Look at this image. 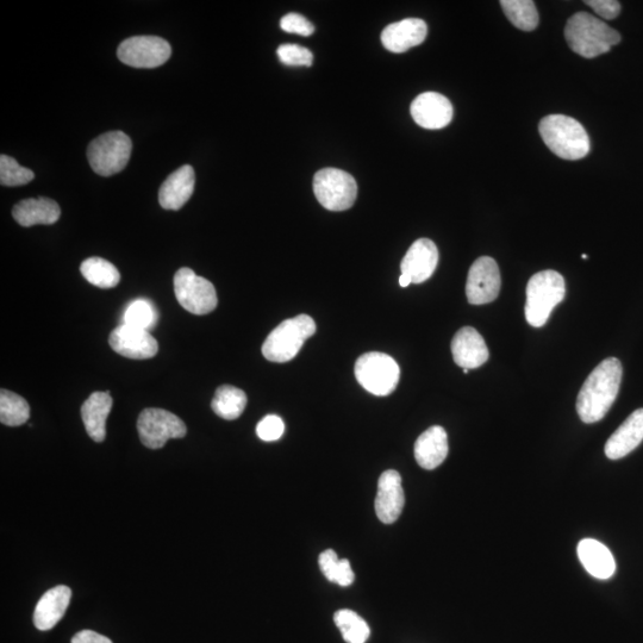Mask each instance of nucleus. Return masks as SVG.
<instances>
[{
    "instance_id": "1",
    "label": "nucleus",
    "mask_w": 643,
    "mask_h": 643,
    "mask_svg": "<svg viewBox=\"0 0 643 643\" xmlns=\"http://www.w3.org/2000/svg\"><path fill=\"white\" fill-rule=\"evenodd\" d=\"M623 368L616 358L605 359L585 380L577 398V412L586 424L603 420L616 401Z\"/></svg>"
},
{
    "instance_id": "2",
    "label": "nucleus",
    "mask_w": 643,
    "mask_h": 643,
    "mask_svg": "<svg viewBox=\"0 0 643 643\" xmlns=\"http://www.w3.org/2000/svg\"><path fill=\"white\" fill-rule=\"evenodd\" d=\"M565 37L568 47L586 59L608 53L621 42L618 31L588 12H578L567 21Z\"/></svg>"
},
{
    "instance_id": "3",
    "label": "nucleus",
    "mask_w": 643,
    "mask_h": 643,
    "mask_svg": "<svg viewBox=\"0 0 643 643\" xmlns=\"http://www.w3.org/2000/svg\"><path fill=\"white\" fill-rule=\"evenodd\" d=\"M546 146L555 155L565 160H579L590 152V137L577 120L565 115L543 118L539 126Z\"/></svg>"
},
{
    "instance_id": "4",
    "label": "nucleus",
    "mask_w": 643,
    "mask_h": 643,
    "mask_svg": "<svg viewBox=\"0 0 643 643\" xmlns=\"http://www.w3.org/2000/svg\"><path fill=\"white\" fill-rule=\"evenodd\" d=\"M566 295L565 279L557 271L547 270L534 274L527 285L526 320L530 326H545L549 316Z\"/></svg>"
},
{
    "instance_id": "5",
    "label": "nucleus",
    "mask_w": 643,
    "mask_h": 643,
    "mask_svg": "<svg viewBox=\"0 0 643 643\" xmlns=\"http://www.w3.org/2000/svg\"><path fill=\"white\" fill-rule=\"evenodd\" d=\"M316 333V323L308 315H299L280 323L267 336L262 345V354L268 361H291L297 357L305 341Z\"/></svg>"
},
{
    "instance_id": "6",
    "label": "nucleus",
    "mask_w": 643,
    "mask_h": 643,
    "mask_svg": "<svg viewBox=\"0 0 643 643\" xmlns=\"http://www.w3.org/2000/svg\"><path fill=\"white\" fill-rule=\"evenodd\" d=\"M355 378L374 396H389L397 389L401 370L390 355L371 352L361 355L355 362Z\"/></svg>"
},
{
    "instance_id": "7",
    "label": "nucleus",
    "mask_w": 643,
    "mask_h": 643,
    "mask_svg": "<svg viewBox=\"0 0 643 643\" xmlns=\"http://www.w3.org/2000/svg\"><path fill=\"white\" fill-rule=\"evenodd\" d=\"M131 149H133V143L127 134L123 131H110L98 136L90 143L87 159L92 170L99 176L111 177L126 168Z\"/></svg>"
},
{
    "instance_id": "8",
    "label": "nucleus",
    "mask_w": 643,
    "mask_h": 643,
    "mask_svg": "<svg viewBox=\"0 0 643 643\" xmlns=\"http://www.w3.org/2000/svg\"><path fill=\"white\" fill-rule=\"evenodd\" d=\"M314 192L323 208L330 211H346L357 201L358 184L351 174L345 171L324 168L315 174Z\"/></svg>"
},
{
    "instance_id": "9",
    "label": "nucleus",
    "mask_w": 643,
    "mask_h": 643,
    "mask_svg": "<svg viewBox=\"0 0 643 643\" xmlns=\"http://www.w3.org/2000/svg\"><path fill=\"white\" fill-rule=\"evenodd\" d=\"M174 293L177 301L193 315H206L217 308L215 286L208 279L197 276L191 268H180L174 276Z\"/></svg>"
},
{
    "instance_id": "10",
    "label": "nucleus",
    "mask_w": 643,
    "mask_h": 643,
    "mask_svg": "<svg viewBox=\"0 0 643 643\" xmlns=\"http://www.w3.org/2000/svg\"><path fill=\"white\" fill-rule=\"evenodd\" d=\"M137 432L141 442L149 449H160L167 441L183 439L187 434L186 424L177 415L164 409L143 410L137 420Z\"/></svg>"
},
{
    "instance_id": "11",
    "label": "nucleus",
    "mask_w": 643,
    "mask_h": 643,
    "mask_svg": "<svg viewBox=\"0 0 643 643\" xmlns=\"http://www.w3.org/2000/svg\"><path fill=\"white\" fill-rule=\"evenodd\" d=\"M170 43L158 36H134L123 41L117 56L124 65L135 68H155L170 60Z\"/></svg>"
},
{
    "instance_id": "12",
    "label": "nucleus",
    "mask_w": 643,
    "mask_h": 643,
    "mask_svg": "<svg viewBox=\"0 0 643 643\" xmlns=\"http://www.w3.org/2000/svg\"><path fill=\"white\" fill-rule=\"evenodd\" d=\"M502 278L497 262L482 257L473 262L468 272L466 296L468 303L483 305L495 302L501 292Z\"/></svg>"
},
{
    "instance_id": "13",
    "label": "nucleus",
    "mask_w": 643,
    "mask_h": 643,
    "mask_svg": "<svg viewBox=\"0 0 643 643\" xmlns=\"http://www.w3.org/2000/svg\"><path fill=\"white\" fill-rule=\"evenodd\" d=\"M109 343L117 354L133 360L152 359L159 352V343L148 330L127 324H122L111 333Z\"/></svg>"
},
{
    "instance_id": "14",
    "label": "nucleus",
    "mask_w": 643,
    "mask_h": 643,
    "mask_svg": "<svg viewBox=\"0 0 643 643\" xmlns=\"http://www.w3.org/2000/svg\"><path fill=\"white\" fill-rule=\"evenodd\" d=\"M410 112L418 126L430 130L447 127L454 114L452 103L438 92H424L416 97Z\"/></svg>"
},
{
    "instance_id": "15",
    "label": "nucleus",
    "mask_w": 643,
    "mask_h": 643,
    "mask_svg": "<svg viewBox=\"0 0 643 643\" xmlns=\"http://www.w3.org/2000/svg\"><path fill=\"white\" fill-rule=\"evenodd\" d=\"M405 504L402 477L395 470L385 471L379 478L374 509L385 524L395 523L401 517Z\"/></svg>"
},
{
    "instance_id": "16",
    "label": "nucleus",
    "mask_w": 643,
    "mask_h": 643,
    "mask_svg": "<svg viewBox=\"0 0 643 643\" xmlns=\"http://www.w3.org/2000/svg\"><path fill=\"white\" fill-rule=\"evenodd\" d=\"M439 264V251L429 239H420L412 243L402 260V274L408 276L414 284H422L433 276Z\"/></svg>"
},
{
    "instance_id": "17",
    "label": "nucleus",
    "mask_w": 643,
    "mask_h": 643,
    "mask_svg": "<svg viewBox=\"0 0 643 643\" xmlns=\"http://www.w3.org/2000/svg\"><path fill=\"white\" fill-rule=\"evenodd\" d=\"M427 23L420 18H407L387 26L382 33L383 46L392 53H404L427 39Z\"/></svg>"
},
{
    "instance_id": "18",
    "label": "nucleus",
    "mask_w": 643,
    "mask_h": 643,
    "mask_svg": "<svg viewBox=\"0 0 643 643\" xmlns=\"http://www.w3.org/2000/svg\"><path fill=\"white\" fill-rule=\"evenodd\" d=\"M452 354L455 364L473 370L489 360V349L484 337L472 327H464L454 335Z\"/></svg>"
},
{
    "instance_id": "19",
    "label": "nucleus",
    "mask_w": 643,
    "mask_h": 643,
    "mask_svg": "<svg viewBox=\"0 0 643 643\" xmlns=\"http://www.w3.org/2000/svg\"><path fill=\"white\" fill-rule=\"evenodd\" d=\"M196 174L190 165L180 167L164 181L159 191V202L166 210H179L189 202L195 191Z\"/></svg>"
},
{
    "instance_id": "20",
    "label": "nucleus",
    "mask_w": 643,
    "mask_h": 643,
    "mask_svg": "<svg viewBox=\"0 0 643 643\" xmlns=\"http://www.w3.org/2000/svg\"><path fill=\"white\" fill-rule=\"evenodd\" d=\"M643 441V409L635 410L605 445V455L611 460L627 457Z\"/></svg>"
},
{
    "instance_id": "21",
    "label": "nucleus",
    "mask_w": 643,
    "mask_h": 643,
    "mask_svg": "<svg viewBox=\"0 0 643 643\" xmlns=\"http://www.w3.org/2000/svg\"><path fill=\"white\" fill-rule=\"evenodd\" d=\"M72 598V590L65 585L55 586L43 595L34 613L35 627L42 632L53 629L64 617Z\"/></svg>"
},
{
    "instance_id": "22",
    "label": "nucleus",
    "mask_w": 643,
    "mask_h": 643,
    "mask_svg": "<svg viewBox=\"0 0 643 643\" xmlns=\"http://www.w3.org/2000/svg\"><path fill=\"white\" fill-rule=\"evenodd\" d=\"M448 435L440 426L430 427L415 443V459L424 470L438 468L448 455Z\"/></svg>"
},
{
    "instance_id": "23",
    "label": "nucleus",
    "mask_w": 643,
    "mask_h": 643,
    "mask_svg": "<svg viewBox=\"0 0 643 643\" xmlns=\"http://www.w3.org/2000/svg\"><path fill=\"white\" fill-rule=\"evenodd\" d=\"M12 216L22 227H33L36 224L51 226L59 221L61 209L58 203L49 198H30L17 203Z\"/></svg>"
},
{
    "instance_id": "24",
    "label": "nucleus",
    "mask_w": 643,
    "mask_h": 643,
    "mask_svg": "<svg viewBox=\"0 0 643 643\" xmlns=\"http://www.w3.org/2000/svg\"><path fill=\"white\" fill-rule=\"evenodd\" d=\"M578 558L592 577L607 580L614 576L616 563L610 549L602 542L584 539L577 548Z\"/></svg>"
},
{
    "instance_id": "25",
    "label": "nucleus",
    "mask_w": 643,
    "mask_h": 643,
    "mask_svg": "<svg viewBox=\"0 0 643 643\" xmlns=\"http://www.w3.org/2000/svg\"><path fill=\"white\" fill-rule=\"evenodd\" d=\"M112 409L110 392H95L86 399L81 407V417L85 424L86 432L96 442H103L106 438V420Z\"/></svg>"
},
{
    "instance_id": "26",
    "label": "nucleus",
    "mask_w": 643,
    "mask_h": 643,
    "mask_svg": "<svg viewBox=\"0 0 643 643\" xmlns=\"http://www.w3.org/2000/svg\"><path fill=\"white\" fill-rule=\"evenodd\" d=\"M247 405V395L237 387L223 385L218 387L211 408L217 416L233 421L239 418Z\"/></svg>"
},
{
    "instance_id": "27",
    "label": "nucleus",
    "mask_w": 643,
    "mask_h": 643,
    "mask_svg": "<svg viewBox=\"0 0 643 643\" xmlns=\"http://www.w3.org/2000/svg\"><path fill=\"white\" fill-rule=\"evenodd\" d=\"M80 272L83 277L99 289H112L120 283L121 274L108 260L90 258L81 264Z\"/></svg>"
},
{
    "instance_id": "28",
    "label": "nucleus",
    "mask_w": 643,
    "mask_h": 643,
    "mask_svg": "<svg viewBox=\"0 0 643 643\" xmlns=\"http://www.w3.org/2000/svg\"><path fill=\"white\" fill-rule=\"evenodd\" d=\"M502 9L517 29L533 31L539 26V12L532 0H502Z\"/></svg>"
},
{
    "instance_id": "29",
    "label": "nucleus",
    "mask_w": 643,
    "mask_h": 643,
    "mask_svg": "<svg viewBox=\"0 0 643 643\" xmlns=\"http://www.w3.org/2000/svg\"><path fill=\"white\" fill-rule=\"evenodd\" d=\"M318 565H320L323 576L329 582L342 586V588H348L354 583L355 574L351 563L347 559H339L333 549H328L320 555Z\"/></svg>"
},
{
    "instance_id": "30",
    "label": "nucleus",
    "mask_w": 643,
    "mask_h": 643,
    "mask_svg": "<svg viewBox=\"0 0 643 643\" xmlns=\"http://www.w3.org/2000/svg\"><path fill=\"white\" fill-rule=\"evenodd\" d=\"M30 417V407L26 399L16 393L0 391V422L8 427H20L27 423Z\"/></svg>"
},
{
    "instance_id": "31",
    "label": "nucleus",
    "mask_w": 643,
    "mask_h": 643,
    "mask_svg": "<svg viewBox=\"0 0 643 643\" xmlns=\"http://www.w3.org/2000/svg\"><path fill=\"white\" fill-rule=\"evenodd\" d=\"M334 622L347 643H366L370 638V626L353 610L337 611L334 615Z\"/></svg>"
},
{
    "instance_id": "32",
    "label": "nucleus",
    "mask_w": 643,
    "mask_h": 643,
    "mask_svg": "<svg viewBox=\"0 0 643 643\" xmlns=\"http://www.w3.org/2000/svg\"><path fill=\"white\" fill-rule=\"evenodd\" d=\"M123 321V324H127V326L145 329L149 332L158 322V311L147 299H136L128 305L126 312H124Z\"/></svg>"
},
{
    "instance_id": "33",
    "label": "nucleus",
    "mask_w": 643,
    "mask_h": 643,
    "mask_svg": "<svg viewBox=\"0 0 643 643\" xmlns=\"http://www.w3.org/2000/svg\"><path fill=\"white\" fill-rule=\"evenodd\" d=\"M35 178L33 171L23 167L8 155L0 156V184L3 186H22Z\"/></svg>"
},
{
    "instance_id": "34",
    "label": "nucleus",
    "mask_w": 643,
    "mask_h": 643,
    "mask_svg": "<svg viewBox=\"0 0 643 643\" xmlns=\"http://www.w3.org/2000/svg\"><path fill=\"white\" fill-rule=\"evenodd\" d=\"M277 54L279 60L286 66L310 67L312 66V61H314V55H312L308 48L292 45V43H286V45L280 46Z\"/></svg>"
},
{
    "instance_id": "35",
    "label": "nucleus",
    "mask_w": 643,
    "mask_h": 643,
    "mask_svg": "<svg viewBox=\"0 0 643 643\" xmlns=\"http://www.w3.org/2000/svg\"><path fill=\"white\" fill-rule=\"evenodd\" d=\"M285 432V423L277 415H268L259 422L257 434L262 441H278Z\"/></svg>"
},
{
    "instance_id": "36",
    "label": "nucleus",
    "mask_w": 643,
    "mask_h": 643,
    "mask_svg": "<svg viewBox=\"0 0 643 643\" xmlns=\"http://www.w3.org/2000/svg\"><path fill=\"white\" fill-rule=\"evenodd\" d=\"M280 28L286 33L297 34L302 36H310L314 34V24L309 22L307 18L298 14H287L280 21Z\"/></svg>"
},
{
    "instance_id": "37",
    "label": "nucleus",
    "mask_w": 643,
    "mask_h": 643,
    "mask_svg": "<svg viewBox=\"0 0 643 643\" xmlns=\"http://www.w3.org/2000/svg\"><path fill=\"white\" fill-rule=\"evenodd\" d=\"M585 4H588L597 15L608 21L615 20L621 12V4L616 0H588Z\"/></svg>"
},
{
    "instance_id": "38",
    "label": "nucleus",
    "mask_w": 643,
    "mask_h": 643,
    "mask_svg": "<svg viewBox=\"0 0 643 643\" xmlns=\"http://www.w3.org/2000/svg\"><path fill=\"white\" fill-rule=\"evenodd\" d=\"M71 643H112L106 636L92 632V630H81L73 636Z\"/></svg>"
},
{
    "instance_id": "39",
    "label": "nucleus",
    "mask_w": 643,
    "mask_h": 643,
    "mask_svg": "<svg viewBox=\"0 0 643 643\" xmlns=\"http://www.w3.org/2000/svg\"><path fill=\"white\" fill-rule=\"evenodd\" d=\"M410 284H412L411 279L408 276H405V274H402V276L399 277V285L402 287H408Z\"/></svg>"
},
{
    "instance_id": "40",
    "label": "nucleus",
    "mask_w": 643,
    "mask_h": 643,
    "mask_svg": "<svg viewBox=\"0 0 643 643\" xmlns=\"http://www.w3.org/2000/svg\"><path fill=\"white\" fill-rule=\"evenodd\" d=\"M582 258H583V259H588L589 257H588V255L583 254V255H582Z\"/></svg>"
},
{
    "instance_id": "41",
    "label": "nucleus",
    "mask_w": 643,
    "mask_h": 643,
    "mask_svg": "<svg viewBox=\"0 0 643 643\" xmlns=\"http://www.w3.org/2000/svg\"><path fill=\"white\" fill-rule=\"evenodd\" d=\"M468 372H470V370H467V368H464V373L468 374Z\"/></svg>"
}]
</instances>
